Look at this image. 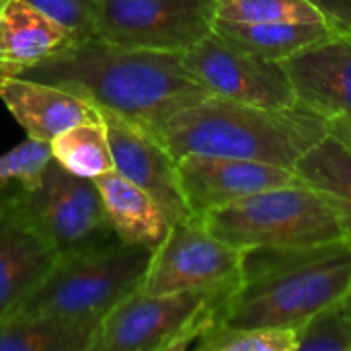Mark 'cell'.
I'll use <instances>...</instances> for the list:
<instances>
[{"label": "cell", "mask_w": 351, "mask_h": 351, "mask_svg": "<svg viewBox=\"0 0 351 351\" xmlns=\"http://www.w3.org/2000/svg\"><path fill=\"white\" fill-rule=\"evenodd\" d=\"M19 76L60 86L150 134L212 97L187 72L181 53L121 47L99 35L72 43Z\"/></svg>", "instance_id": "obj_1"}, {"label": "cell", "mask_w": 351, "mask_h": 351, "mask_svg": "<svg viewBox=\"0 0 351 351\" xmlns=\"http://www.w3.org/2000/svg\"><path fill=\"white\" fill-rule=\"evenodd\" d=\"M241 282L216 321L241 329H298L351 282V239L241 251Z\"/></svg>", "instance_id": "obj_2"}, {"label": "cell", "mask_w": 351, "mask_h": 351, "mask_svg": "<svg viewBox=\"0 0 351 351\" xmlns=\"http://www.w3.org/2000/svg\"><path fill=\"white\" fill-rule=\"evenodd\" d=\"M327 134L329 119L300 103L271 109L220 97H206L154 132L175 160L187 154H210L290 171Z\"/></svg>", "instance_id": "obj_3"}, {"label": "cell", "mask_w": 351, "mask_h": 351, "mask_svg": "<svg viewBox=\"0 0 351 351\" xmlns=\"http://www.w3.org/2000/svg\"><path fill=\"white\" fill-rule=\"evenodd\" d=\"M199 220L210 234L237 251L350 239L333 206L300 181L210 210Z\"/></svg>", "instance_id": "obj_4"}, {"label": "cell", "mask_w": 351, "mask_h": 351, "mask_svg": "<svg viewBox=\"0 0 351 351\" xmlns=\"http://www.w3.org/2000/svg\"><path fill=\"white\" fill-rule=\"evenodd\" d=\"M150 257V249L119 241L62 255L12 315H45L101 323L121 298L138 290Z\"/></svg>", "instance_id": "obj_5"}, {"label": "cell", "mask_w": 351, "mask_h": 351, "mask_svg": "<svg viewBox=\"0 0 351 351\" xmlns=\"http://www.w3.org/2000/svg\"><path fill=\"white\" fill-rule=\"evenodd\" d=\"M230 292L185 290L144 294L134 290L99 323L90 351H181L216 321Z\"/></svg>", "instance_id": "obj_6"}, {"label": "cell", "mask_w": 351, "mask_h": 351, "mask_svg": "<svg viewBox=\"0 0 351 351\" xmlns=\"http://www.w3.org/2000/svg\"><path fill=\"white\" fill-rule=\"evenodd\" d=\"M16 202L58 257L119 241L95 181L72 175L53 158L43 167L33 189H16Z\"/></svg>", "instance_id": "obj_7"}, {"label": "cell", "mask_w": 351, "mask_h": 351, "mask_svg": "<svg viewBox=\"0 0 351 351\" xmlns=\"http://www.w3.org/2000/svg\"><path fill=\"white\" fill-rule=\"evenodd\" d=\"M243 253L206 230L197 216L173 222L169 234L152 251L138 286L144 294L185 290L232 292L241 282Z\"/></svg>", "instance_id": "obj_8"}, {"label": "cell", "mask_w": 351, "mask_h": 351, "mask_svg": "<svg viewBox=\"0 0 351 351\" xmlns=\"http://www.w3.org/2000/svg\"><path fill=\"white\" fill-rule=\"evenodd\" d=\"M218 0H97V35L109 43L183 53L216 21Z\"/></svg>", "instance_id": "obj_9"}, {"label": "cell", "mask_w": 351, "mask_h": 351, "mask_svg": "<svg viewBox=\"0 0 351 351\" xmlns=\"http://www.w3.org/2000/svg\"><path fill=\"white\" fill-rule=\"evenodd\" d=\"M187 72L212 95L257 107H290L294 88L280 62L249 53L214 29L181 53Z\"/></svg>", "instance_id": "obj_10"}, {"label": "cell", "mask_w": 351, "mask_h": 351, "mask_svg": "<svg viewBox=\"0 0 351 351\" xmlns=\"http://www.w3.org/2000/svg\"><path fill=\"white\" fill-rule=\"evenodd\" d=\"M177 175L187 210L197 218L259 191L298 183L294 171L284 167L210 154L177 158Z\"/></svg>", "instance_id": "obj_11"}, {"label": "cell", "mask_w": 351, "mask_h": 351, "mask_svg": "<svg viewBox=\"0 0 351 351\" xmlns=\"http://www.w3.org/2000/svg\"><path fill=\"white\" fill-rule=\"evenodd\" d=\"M105 123L113 167L119 175L144 189L173 222L189 214L177 175V160L148 130L111 113L97 109Z\"/></svg>", "instance_id": "obj_12"}, {"label": "cell", "mask_w": 351, "mask_h": 351, "mask_svg": "<svg viewBox=\"0 0 351 351\" xmlns=\"http://www.w3.org/2000/svg\"><path fill=\"white\" fill-rule=\"evenodd\" d=\"M296 103L325 119L351 117V35L331 33L280 62Z\"/></svg>", "instance_id": "obj_13"}, {"label": "cell", "mask_w": 351, "mask_h": 351, "mask_svg": "<svg viewBox=\"0 0 351 351\" xmlns=\"http://www.w3.org/2000/svg\"><path fill=\"white\" fill-rule=\"evenodd\" d=\"M58 253L27 220L16 189L0 195V321L43 282Z\"/></svg>", "instance_id": "obj_14"}, {"label": "cell", "mask_w": 351, "mask_h": 351, "mask_svg": "<svg viewBox=\"0 0 351 351\" xmlns=\"http://www.w3.org/2000/svg\"><path fill=\"white\" fill-rule=\"evenodd\" d=\"M0 101L31 140L47 144L80 121L99 119L97 109L84 99L60 86L21 76L0 78Z\"/></svg>", "instance_id": "obj_15"}, {"label": "cell", "mask_w": 351, "mask_h": 351, "mask_svg": "<svg viewBox=\"0 0 351 351\" xmlns=\"http://www.w3.org/2000/svg\"><path fill=\"white\" fill-rule=\"evenodd\" d=\"M76 35L25 0H2L0 6V78L45 62L76 43Z\"/></svg>", "instance_id": "obj_16"}, {"label": "cell", "mask_w": 351, "mask_h": 351, "mask_svg": "<svg viewBox=\"0 0 351 351\" xmlns=\"http://www.w3.org/2000/svg\"><path fill=\"white\" fill-rule=\"evenodd\" d=\"M93 181L101 191L107 220L115 237L125 245L156 251L171 228V220L162 208L115 169Z\"/></svg>", "instance_id": "obj_17"}, {"label": "cell", "mask_w": 351, "mask_h": 351, "mask_svg": "<svg viewBox=\"0 0 351 351\" xmlns=\"http://www.w3.org/2000/svg\"><path fill=\"white\" fill-rule=\"evenodd\" d=\"M300 183L319 191L339 214L351 239V148L327 134L294 165Z\"/></svg>", "instance_id": "obj_18"}, {"label": "cell", "mask_w": 351, "mask_h": 351, "mask_svg": "<svg viewBox=\"0 0 351 351\" xmlns=\"http://www.w3.org/2000/svg\"><path fill=\"white\" fill-rule=\"evenodd\" d=\"M99 323L45 315H12L0 321V351H90Z\"/></svg>", "instance_id": "obj_19"}, {"label": "cell", "mask_w": 351, "mask_h": 351, "mask_svg": "<svg viewBox=\"0 0 351 351\" xmlns=\"http://www.w3.org/2000/svg\"><path fill=\"white\" fill-rule=\"evenodd\" d=\"M214 31L232 45L274 62H282L333 33L325 23H234L220 19L214 21Z\"/></svg>", "instance_id": "obj_20"}, {"label": "cell", "mask_w": 351, "mask_h": 351, "mask_svg": "<svg viewBox=\"0 0 351 351\" xmlns=\"http://www.w3.org/2000/svg\"><path fill=\"white\" fill-rule=\"evenodd\" d=\"M49 150L56 162L84 179H95L115 169L101 117L64 130L49 142Z\"/></svg>", "instance_id": "obj_21"}, {"label": "cell", "mask_w": 351, "mask_h": 351, "mask_svg": "<svg viewBox=\"0 0 351 351\" xmlns=\"http://www.w3.org/2000/svg\"><path fill=\"white\" fill-rule=\"evenodd\" d=\"M199 351H296V329H241L222 323L208 325L195 343Z\"/></svg>", "instance_id": "obj_22"}, {"label": "cell", "mask_w": 351, "mask_h": 351, "mask_svg": "<svg viewBox=\"0 0 351 351\" xmlns=\"http://www.w3.org/2000/svg\"><path fill=\"white\" fill-rule=\"evenodd\" d=\"M216 19L234 23H323L311 0H218Z\"/></svg>", "instance_id": "obj_23"}, {"label": "cell", "mask_w": 351, "mask_h": 351, "mask_svg": "<svg viewBox=\"0 0 351 351\" xmlns=\"http://www.w3.org/2000/svg\"><path fill=\"white\" fill-rule=\"evenodd\" d=\"M296 351H351V315L331 302L296 329Z\"/></svg>", "instance_id": "obj_24"}, {"label": "cell", "mask_w": 351, "mask_h": 351, "mask_svg": "<svg viewBox=\"0 0 351 351\" xmlns=\"http://www.w3.org/2000/svg\"><path fill=\"white\" fill-rule=\"evenodd\" d=\"M51 160L47 142L27 138L23 144L0 154V195L21 187L33 189L43 173V167Z\"/></svg>", "instance_id": "obj_25"}, {"label": "cell", "mask_w": 351, "mask_h": 351, "mask_svg": "<svg viewBox=\"0 0 351 351\" xmlns=\"http://www.w3.org/2000/svg\"><path fill=\"white\" fill-rule=\"evenodd\" d=\"M39 8L66 29H70L76 39H86L97 35V0H25Z\"/></svg>", "instance_id": "obj_26"}, {"label": "cell", "mask_w": 351, "mask_h": 351, "mask_svg": "<svg viewBox=\"0 0 351 351\" xmlns=\"http://www.w3.org/2000/svg\"><path fill=\"white\" fill-rule=\"evenodd\" d=\"M333 33L351 35V0H311Z\"/></svg>", "instance_id": "obj_27"}, {"label": "cell", "mask_w": 351, "mask_h": 351, "mask_svg": "<svg viewBox=\"0 0 351 351\" xmlns=\"http://www.w3.org/2000/svg\"><path fill=\"white\" fill-rule=\"evenodd\" d=\"M329 134L341 140L351 148V117H333L329 119Z\"/></svg>", "instance_id": "obj_28"}, {"label": "cell", "mask_w": 351, "mask_h": 351, "mask_svg": "<svg viewBox=\"0 0 351 351\" xmlns=\"http://www.w3.org/2000/svg\"><path fill=\"white\" fill-rule=\"evenodd\" d=\"M339 302L343 304V308H346V311L351 315V282H350V286H348V290L343 292V296L339 298Z\"/></svg>", "instance_id": "obj_29"}, {"label": "cell", "mask_w": 351, "mask_h": 351, "mask_svg": "<svg viewBox=\"0 0 351 351\" xmlns=\"http://www.w3.org/2000/svg\"><path fill=\"white\" fill-rule=\"evenodd\" d=\"M0 6H2V0H0Z\"/></svg>", "instance_id": "obj_30"}]
</instances>
